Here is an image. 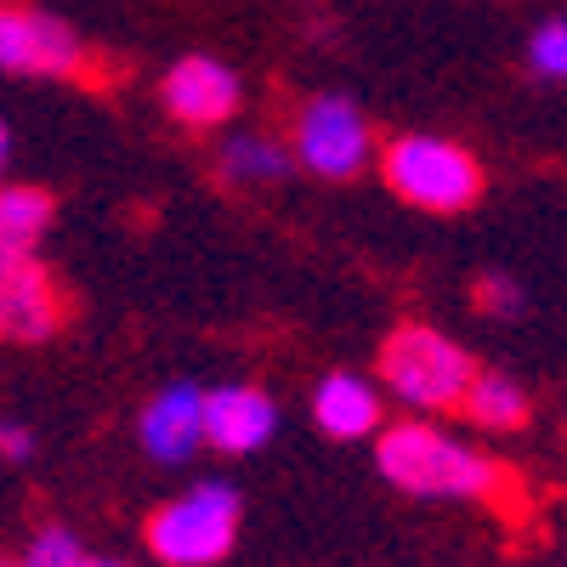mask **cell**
<instances>
[{
    "instance_id": "obj_1",
    "label": "cell",
    "mask_w": 567,
    "mask_h": 567,
    "mask_svg": "<svg viewBox=\"0 0 567 567\" xmlns=\"http://www.w3.org/2000/svg\"><path fill=\"white\" fill-rule=\"evenodd\" d=\"M374 471L414 499H494L505 488V465L471 449L465 437L432 420H398L374 437Z\"/></svg>"
},
{
    "instance_id": "obj_2",
    "label": "cell",
    "mask_w": 567,
    "mask_h": 567,
    "mask_svg": "<svg viewBox=\"0 0 567 567\" xmlns=\"http://www.w3.org/2000/svg\"><path fill=\"white\" fill-rule=\"evenodd\" d=\"M477 374L483 369L471 363V352L454 336H443L432 323H398L381 341V374L374 381L414 414H449L465 409Z\"/></svg>"
},
{
    "instance_id": "obj_3",
    "label": "cell",
    "mask_w": 567,
    "mask_h": 567,
    "mask_svg": "<svg viewBox=\"0 0 567 567\" xmlns=\"http://www.w3.org/2000/svg\"><path fill=\"white\" fill-rule=\"evenodd\" d=\"M239 523H245L239 488L210 477L154 505V516L142 523V539H148V556L159 567H216L239 545Z\"/></svg>"
},
{
    "instance_id": "obj_4",
    "label": "cell",
    "mask_w": 567,
    "mask_h": 567,
    "mask_svg": "<svg viewBox=\"0 0 567 567\" xmlns=\"http://www.w3.org/2000/svg\"><path fill=\"white\" fill-rule=\"evenodd\" d=\"M381 182L414 210L432 216H460L483 199V165L471 148L449 136H425V131H403L381 148Z\"/></svg>"
},
{
    "instance_id": "obj_5",
    "label": "cell",
    "mask_w": 567,
    "mask_h": 567,
    "mask_svg": "<svg viewBox=\"0 0 567 567\" xmlns=\"http://www.w3.org/2000/svg\"><path fill=\"white\" fill-rule=\"evenodd\" d=\"M290 148L301 159V171L323 176V182H352L363 176L369 165H381L374 154V131H369V114L341 97V91H318L307 97L290 120Z\"/></svg>"
},
{
    "instance_id": "obj_6",
    "label": "cell",
    "mask_w": 567,
    "mask_h": 567,
    "mask_svg": "<svg viewBox=\"0 0 567 567\" xmlns=\"http://www.w3.org/2000/svg\"><path fill=\"white\" fill-rule=\"evenodd\" d=\"M0 69L7 74H34V80H85L91 52L58 12H34L7 0L0 7Z\"/></svg>"
},
{
    "instance_id": "obj_7",
    "label": "cell",
    "mask_w": 567,
    "mask_h": 567,
    "mask_svg": "<svg viewBox=\"0 0 567 567\" xmlns=\"http://www.w3.org/2000/svg\"><path fill=\"white\" fill-rule=\"evenodd\" d=\"M136 443L154 465H187L199 449H210V392L194 381L159 386L136 414Z\"/></svg>"
},
{
    "instance_id": "obj_8",
    "label": "cell",
    "mask_w": 567,
    "mask_h": 567,
    "mask_svg": "<svg viewBox=\"0 0 567 567\" xmlns=\"http://www.w3.org/2000/svg\"><path fill=\"white\" fill-rule=\"evenodd\" d=\"M245 85L221 58H182L159 80V109L187 131H216L239 114Z\"/></svg>"
},
{
    "instance_id": "obj_9",
    "label": "cell",
    "mask_w": 567,
    "mask_h": 567,
    "mask_svg": "<svg viewBox=\"0 0 567 567\" xmlns=\"http://www.w3.org/2000/svg\"><path fill=\"white\" fill-rule=\"evenodd\" d=\"M63 323H69V301H63L52 272L34 256L0 261V329H7L18 347H45Z\"/></svg>"
},
{
    "instance_id": "obj_10",
    "label": "cell",
    "mask_w": 567,
    "mask_h": 567,
    "mask_svg": "<svg viewBox=\"0 0 567 567\" xmlns=\"http://www.w3.org/2000/svg\"><path fill=\"white\" fill-rule=\"evenodd\" d=\"M381 381H369V374L358 369H329L323 381L312 386V420H318V432L323 437H336V443H363V437H381L386 425H381Z\"/></svg>"
},
{
    "instance_id": "obj_11",
    "label": "cell",
    "mask_w": 567,
    "mask_h": 567,
    "mask_svg": "<svg viewBox=\"0 0 567 567\" xmlns=\"http://www.w3.org/2000/svg\"><path fill=\"white\" fill-rule=\"evenodd\" d=\"M278 432V403L272 392L250 381H227L210 386V449L216 454H256Z\"/></svg>"
},
{
    "instance_id": "obj_12",
    "label": "cell",
    "mask_w": 567,
    "mask_h": 567,
    "mask_svg": "<svg viewBox=\"0 0 567 567\" xmlns=\"http://www.w3.org/2000/svg\"><path fill=\"white\" fill-rule=\"evenodd\" d=\"M301 159L290 142H278L267 131H233L221 148H216V176L239 194H261V187H278Z\"/></svg>"
},
{
    "instance_id": "obj_13",
    "label": "cell",
    "mask_w": 567,
    "mask_h": 567,
    "mask_svg": "<svg viewBox=\"0 0 567 567\" xmlns=\"http://www.w3.org/2000/svg\"><path fill=\"white\" fill-rule=\"evenodd\" d=\"M52 216H58V199L34 182H7L0 194V261H18V256H34L40 239L52 233Z\"/></svg>"
},
{
    "instance_id": "obj_14",
    "label": "cell",
    "mask_w": 567,
    "mask_h": 567,
    "mask_svg": "<svg viewBox=\"0 0 567 567\" xmlns=\"http://www.w3.org/2000/svg\"><path fill=\"white\" fill-rule=\"evenodd\" d=\"M465 414H471V425H483V432H523L534 403H528V386L516 381V374L483 369L471 398H465Z\"/></svg>"
},
{
    "instance_id": "obj_15",
    "label": "cell",
    "mask_w": 567,
    "mask_h": 567,
    "mask_svg": "<svg viewBox=\"0 0 567 567\" xmlns=\"http://www.w3.org/2000/svg\"><path fill=\"white\" fill-rule=\"evenodd\" d=\"M18 561H23V567H97V556L85 550V539H80L74 528H63V523L34 528V534L23 539Z\"/></svg>"
},
{
    "instance_id": "obj_16",
    "label": "cell",
    "mask_w": 567,
    "mask_h": 567,
    "mask_svg": "<svg viewBox=\"0 0 567 567\" xmlns=\"http://www.w3.org/2000/svg\"><path fill=\"white\" fill-rule=\"evenodd\" d=\"M528 69H534L539 80L567 85V18H550V23L534 29V40H528Z\"/></svg>"
},
{
    "instance_id": "obj_17",
    "label": "cell",
    "mask_w": 567,
    "mask_h": 567,
    "mask_svg": "<svg viewBox=\"0 0 567 567\" xmlns=\"http://www.w3.org/2000/svg\"><path fill=\"white\" fill-rule=\"evenodd\" d=\"M471 296H477V312L483 318H523V284L505 278V272H483L477 284H471Z\"/></svg>"
},
{
    "instance_id": "obj_18",
    "label": "cell",
    "mask_w": 567,
    "mask_h": 567,
    "mask_svg": "<svg viewBox=\"0 0 567 567\" xmlns=\"http://www.w3.org/2000/svg\"><path fill=\"white\" fill-rule=\"evenodd\" d=\"M0 454H7L12 465L34 460V432H29L23 420H7V425H0Z\"/></svg>"
},
{
    "instance_id": "obj_19",
    "label": "cell",
    "mask_w": 567,
    "mask_h": 567,
    "mask_svg": "<svg viewBox=\"0 0 567 567\" xmlns=\"http://www.w3.org/2000/svg\"><path fill=\"white\" fill-rule=\"evenodd\" d=\"M97 567H131V561H120V556H97Z\"/></svg>"
},
{
    "instance_id": "obj_20",
    "label": "cell",
    "mask_w": 567,
    "mask_h": 567,
    "mask_svg": "<svg viewBox=\"0 0 567 567\" xmlns=\"http://www.w3.org/2000/svg\"><path fill=\"white\" fill-rule=\"evenodd\" d=\"M0 567H23V561H18V556H7V561H0Z\"/></svg>"
}]
</instances>
